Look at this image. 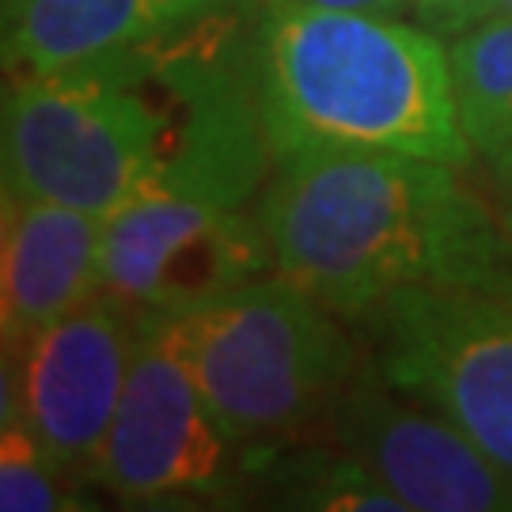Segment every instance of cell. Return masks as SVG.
I'll return each instance as SVG.
<instances>
[{
  "instance_id": "cell-1",
  "label": "cell",
  "mask_w": 512,
  "mask_h": 512,
  "mask_svg": "<svg viewBox=\"0 0 512 512\" xmlns=\"http://www.w3.org/2000/svg\"><path fill=\"white\" fill-rule=\"evenodd\" d=\"M255 217L274 277L353 323L421 293L512 285V236L497 209L459 183V167L425 156H281Z\"/></svg>"
},
{
  "instance_id": "cell-2",
  "label": "cell",
  "mask_w": 512,
  "mask_h": 512,
  "mask_svg": "<svg viewBox=\"0 0 512 512\" xmlns=\"http://www.w3.org/2000/svg\"><path fill=\"white\" fill-rule=\"evenodd\" d=\"M255 95L274 156L403 152L463 167L452 54L425 23L368 12L258 8Z\"/></svg>"
},
{
  "instance_id": "cell-3",
  "label": "cell",
  "mask_w": 512,
  "mask_h": 512,
  "mask_svg": "<svg viewBox=\"0 0 512 512\" xmlns=\"http://www.w3.org/2000/svg\"><path fill=\"white\" fill-rule=\"evenodd\" d=\"M145 330L190 372L251 459L330 425L357 372L338 315L281 277L171 311Z\"/></svg>"
},
{
  "instance_id": "cell-4",
  "label": "cell",
  "mask_w": 512,
  "mask_h": 512,
  "mask_svg": "<svg viewBox=\"0 0 512 512\" xmlns=\"http://www.w3.org/2000/svg\"><path fill=\"white\" fill-rule=\"evenodd\" d=\"M171 152V95L145 50L73 73L8 80L4 194L107 220L156 190Z\"/></svg>"
},
{
  "instance_id": "cell-5",
  "label": "cell",
  "mask_w": 512,
  "mask_h": 512,
  "mask_svg": "<svg viewBox=\"0 0 512 512\" xmlns=\"http://www.w3.org/2000/svg\"><path fill=\"white\" fill-rule=\"evenodd\" d=\"M380 372L512 475V285L421 293L372 323Z\"/></svg>"
},
{
  "instance_id": "cell-6",
  "label": "cell",
  "mask_w": 512,
  "mask_h": 512,
  "mask_svg": "<svg viewBox=\"0 0 512 512\" xmlns=\"http://www.w3.org/2000/svg\"><path fill=\"white\" fill-rule=\"evenodd\" d=\"M141 342L145 323L133 311L107 293L88 296L4 349V421L23 425L61 467L92 475Z\"/></svg>"
},
{
  "instance_id": "cell-7",
  "label": "cell",
  "mask_w": 512,
  "mask_h": 512,
  "mask_svg": "<svg viewBox=\"0 0 512 512\" xmlns=\"http://www.w3.org/2000/svg\"><path fill=\"white\" fill-rule=\"evenodd\" d=\"M274 274L258 217L183 194H145L103 220L99 293L141 323Z\"/></svg>"
},
{
  "instance_id": "cell-8",
  "label": "cell",
  "mask_w": 512,
  "mask_h": 512,
  "mask_svg": "<svg viewBox=\"0 0 512 512\" xmlns=\"http://www.w3.org/2000/svg\"><path fill=\"white\" fill-rule=\"evenodd\" d=\"M334 437L406 509L512 512V475L478 448L452 418L391 384L384 372L357 368L338 399Z\"/></svg>"
},
{
  "instance_id": "cell-9",
  "label": "cell",
  "mask_w": 512,
  "mask_h": 512,
  "mask_svg": "<svg viewBox=\"0 0 512 512\" xmlns=\"http://www.w3.org/2000/svg\"><path fill=\"white\" fill-rule=\"evenodd\" d=\"M236 452L190 372L145 330L92 478L122 501L209 494L232 478Z\"/></svg>"
},
{
  "instance_id": "cell-10",
  "label": "cell",
  "mask_w": 512,
  "mask_h": 512,
  "mask_svg": "<svg viewBox=\"0 0 512 512\" xmlns=\"http://www.w3.org/2000/svg\"><path fill=\"white\" fill-rule=\"evenodd\" d=\"M103 220L61 202L4 194L0 217V330L4 349L99 293Z\"/></svg>"
},
{
  "instance_id": "cell-11",
  "label": "cell",
  "mask_w": 512,
  "mask_h": 512,
  "mask_svg": "<svg viewBox=\"0 0 512 512\" xmlns=\"http://www.w3.org/2000/svg\"><path fill=\"white\" fill-rule=\"evenodd\" d=\"M232 0H4L8 80L95 69Z\"/></svg>"
},
{
  "instance_id": "cell-12",
  "label": "cell",
  "mask_w": 512,
  "mask_h": 512,
  "mask_svg": "<svg viewBox=\"0 0 512 512\" xmlns=\"http://www.w3.org/2000/svg\"><path fill=\"white\" fill-rule=\"evenodd\" d=\"M448 54L463 137L494 160L512 148V19H482Z\"/></svg>"
},
{
  "instance_id": "cell-13",
  "label": "cell",
  "mask_w": 512,
  "mask_h": 512,
  "mask_svg": "<svg viewBox=\"0 0 512 512\" xmlns=\"http://www.w3.org/2000/svg\"><path fill=\"white\" fill-rule=\"evenodd\" d=\"M76 471L61 467L54 456H46L35 444V437L4 421L0 433V509L4 512H61L80 509L84 501L76 497L73 478Z\"/></svg>"
},
{
  "instance_id": "cell-14",
  "label": "cell",
  "mask_w": 512,
  "mask_h": 512,
  "mask_svg": "<svg viewBox=\"0 0 512 512\" xmlns=\"http://www.w3.org/2000/svg\"><path fill=\"white\" fill-rule=\"evenodd\" d=\"M285 494L293 497V505H308V509H406L380 478L368 475L365 467L346 452L334 459L311 456L308 463H300V482Z\"/></svg>"
},
{
  "instance_id": "cell-15",
  "label": "cell",
  "mask_w": 512,
  "mask_h": 512,
  "mask_svg": "<svg viewBox=\"0 0 512 512\" xmlns=\"http://www.w3.org/2000/svg\"><path fill=\"white\" fill-rule=\"evenodd\" d=\"M410 8L437 35H463L486 19V0H410Z\"/></svg>"
},
{
  "instance_id": "cell-16",
  "label": "cell",
  "mask_w": 512,
  "mask_h": 512,
  "mask_svg": "<svg viewBox=\"0 0 512 512\" xmlns=\"http://www.w3.org/2000/svg\"><path fill=\"white\" fill-rule=\"evenodd\" d=\"M258 8H319V12H368V16H395L410 8V0H255Z\"/></svg>"
},
{
  "instance_id": "cell-17",
  "label": "cell",
  "mask_w": 512,
  "mask_h": 512,
  "mask_svg": "<svg viewBox=\"0 0 512 512\" xmlns=\"http://www.w3.org/2000/svg\"><path fill=\"white\" fill-rule=\"evenodd\" d=\"M490 167H494V179H497V217H501V224H505V232L512 236V148L509 152H501V156H494L490 160Z\"/></svg>"
},
{
  "instance_id": "cell-18",
  "label": "cell",
  "mask_w": 512,
  "mask_h": 512,
  "mask_svg": "<svg viewBox=\"0 0 512 512\" xmlns=\"http://www.w3.org/2000/svg\"><path fill=\"white\" fill-rule=\"evenodd\" d=\"M486 19H512V0H486Z\"/></svg>"
}]
</instances>
